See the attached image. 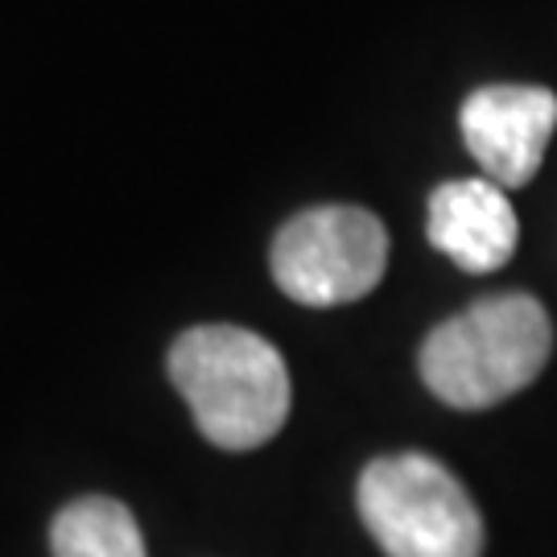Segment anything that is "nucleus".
<instances>
[{"label":"nucleus","mask_w":557,"mask_h":557,"mask_svg":"<svg viewBox=\"0 0 557 557\" xmlns=\"http://www.w3.org/2000/svg\"><path fill=\"white\" fill-rule=\"evenodd\" d=\"M520 223L492 178L442 182L430 195V244L467 273H492L517 252Z\"/></svg>","instance_id":"obj_6"},{"label":"nucleus","mask_w":557,"mask_h":557,"mask_svg":"<svg viewBox=\"0 0 557 557\" xmlns=\"http://www.w3.org/2000/svg\"><path fill=\"white\" fill-rule=\"evenodd\" d=\"M170 380L190 405L202 438L220 450H257L289 418V368L244 326H195L170 347Z\"/></svg>","instance_id":"obj_1"},{"label":"nucleus","mask_w":557,"mask_h":557,"mask_svg":"<svg viewBox=\"0 0 557 557\" xmlns=\"http://www.w3.org/2000/svg\"><path fill=\"white\" fill-rule=\"evenodd\" d=\"M388 269L384 223L347 202L310 207L273 239V281L301 306H343L368 298Z\"/></svg>","instance_id":"obj_4"},{"label":"nucleus","mask_w":557,"mask_h":557,"mask_svg":"<svg viewBox=\"0 0 557 557\" xmlns=\"http://www.w3.org/2000/svg\"><path fill=\"white\" fill-rule=\"evenodd\" d=\"M359 520L384 557H479L483 520L475 499L438 458L405 450L359 475Z\"/></svg>","instance_id":"obj_3"},{"label":"nucleus","mask_w":557,"mask_h":557,"mask_svg":"<svg viewBox=\"0 0 557 557\" xmlns=\"http://www.w3.org/2000/svg\"><path fill=\"white\" fill-rule=\"evenodd\" d=\"M54 557H145L133 512L108 496H83L66 504L50 524Z\"/></svg>","instance_id":"obj_7"},{"label":"nucleus","mask_w":557,"mask_h":557,"mask_svg":"<svg viewBox=\"0 0 557 557\" xmlns=\"http://www.w3.org/2000/svg\"><path fill=\"white\" fill-rule=\"evenodd\" d=\"M554 326L533 294H496L446 319L421 343L425 388L455 409H492L541 376Z\"/></svg>","instance_id":"obj_2"},{"label":"nucleus","mask_w":557,"mask_h":557,"mask_svg":"<svg viewBox=\"0 0 557 557\" xmlns=\"http://www.w3.org/2000/svg\"><path fill=\"white\" fill-rule=\"evenodd\" d=\"M458 124L483 178L504 190H520L537 178L545 161L557 128V96L533 83H492L467 96Z\"/></svg>","instance_id":"obj_5"}]
</instances>
